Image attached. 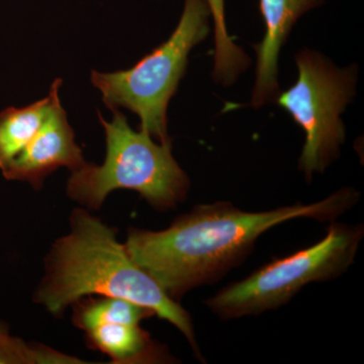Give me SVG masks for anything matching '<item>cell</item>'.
Returning a JSON list of instances; mask_svg holds the SVG:
<instances>
[{
    "label": "cell",
    "mask_w": 364,
    "mask_h": 364,
    "mask_svg": "<svg viewBox=\"0 0 364 364\" xmlns=\"http://www.w3.org/2000/svg\"><path fill=\"white\" fill-rule=\"evenodd\" d=\"M359 198L356 189L343 188L316 203L264 212H245L227 202L196 205L161 231L131 229L124 245L132 259L177 301L238 264L268 230L294 219L336 221Z\"/></svg>",
    "instance_id": "1"
},
{
    "label": "cell",
    "mask_w": 364,
    "mask_h": 364,
    "mask_svg": "<svg viewBox=\"0 0 364 364\" xmlns=\"http://www.w3.org/2000/svg\"><path fill=\"white\" fill-rule=\"evenodd\" d=\"M70 231L52 246L35 301L54 316L90 296L129 299L176 326L198 358L191 315L152 277L132 259L117 231L88 212L75 208Z\"/></svg>",
    "instance_id": "2"
},
{
    "label": "cell",
    "mask_w": 364,
    "mask_h": 364,
    "mask_svg": "<svg viewBox=\"0 0 364 364\" xmlns=\"http://www.w3.org/2000/svg\"><path fill=\"white\" fill-rule=\"evenodd\" d=\"M112 114L107 122L98 112L107 142L104 163L86 162L71 171L67 195L87 210H98L112 191L129 189L157 210L176 208L191 183L172 155L171 141L156 143L147 132L133 130L119 109Z\"/></svg>",
    "instance_id": "3"
},
{
    "label": "cell",
    "mask_w": 364,
    "mask_h": 364,
    "mask_svg": "<svg viewBox=\"0 0 364 364\" xmlns=\"http://www.w3.org/2000/svg\"><path fill=\"white\" fill-rule=\"evenodd\" d=\"M207 0H184L181 20L169 39L127 70L91 72V82L107 107L129 109L140 117V130L159 142L170 140L167 109L188 63V55L210 33Z\"/></svg>",
    "instance_id": "4"
},
{
    "label": "cell",
    "mask_w": 364,
    "mask_h": 364,
    "mask_svg": "<svg viewBox=\"0 0 364 364\" xmlns=\"http://www.w3.org/2000/svg\"><path fill=\"white\" fill-rule=\"evenodd\" d=\"M322 240L273 260L210 296L205 306L221 320L256 316L286 305L312 282L336 279L353 264L363 225L331 222Z\"/></svg>",
    "instance_id": "5"
},
{
    "label": "cell",
    "mask_w": 364,
    "mask_h": 364,
    "mask_svg": "<svg viewBox=\"0 0 364 364\" xmlns=\"http://www.w3.org/2000/svg\"><path fill=\"white\" fill-rule=\"evenodd\" d=\"M299 77L274 102L286 109L305 133L299 168L311 181L339 156L345 142L341 119L355 95V67L338 68L320 53L304 50L296 55Z\"/></svg>",
    "instance_id": "6"
},
{
    "label": "cell",
    "mask_w": 364,
    "mask_h": 364,
    "mask_svg": "<svg viewBox=\"0 0 364 364\" xmlns=\"http://www.w3.org/2000/svg\"><path fill=\"white\" fill-rule=\"evenodd\" d=\"M85 163L59 98L32 140L1 171L7 181H26L40 188L55 170L66 167L73 171Z\"/></svg>",
    "instance_id": "7"
},
{
    "label": "cell",
    "mask_w": 364,
    "mask_h": 364,
    "mask_svg": "<svg viewBox=\"0 0 364 364\" xmlns=\"http://www.w3.org/2000/svg\"><path fill=\"white\" fill-rule=\"evenodd\" d=\"M321 4L322 0H260L265 35L262 42L255 46L257 63L251 107L274 102L279 95L280 50L299 18Z\"/></svg>",
    "instance_id": "8"
},
{
    "label": "cell",
    "mask_w": 364,
    "mask_h": 364,
    "mask_svg": "<svg viewBox=\"0 0 364 364\" xmlns=\"http://www.w3.org/2000/svg\"><path fill=\"white\" fill-rule=\"evenodd\" d=\"M90 347L107 354L112 363H158L166 354L140 325L121 322L100 323L85 330Z\"/></svg>",
    "instance_id": "9"
},
{
    "label": "cell",
    "mask_w": 364,
    "mask_h": 364,
    "mask_svg": "<svg viewBox=\"0 0 364 364\" xmlns=\"http://www.w3.org/2000/svg\"><path fill=\"white\" fill-rule=\"evenodd\" d=\"M61 79L53 82L48 97L23 107H7L0 112V170L20 154L49 116L59 100Z\"/></svg>",
    "instance_id": "10"
},
{
    "label": "cell",
    "mask_w": 364,
    "mask_h": 364,
    "mask_svg": "<svg viewBox=\"0 0 364 364\" xmlns=\"http://www.w3.org/2000/svg\"><path fill=\"white\" fill-rule=\"evenodd\" d=\"M73 322L76 327L85 331L100 323L121 322L140 325L142 321L153 317L155 314L145 306L129 299L100 296L85 298L73 305Z\"/></svg>",
    "instance_id": "11"
},
{
    "label": "cell",
    "mask_w": 364,
    "mask_h": 364,
    "mask_svg": "<svg viewBox=\"0 0 364 364\" xmlns=\"http://www.w3.org/2000/svg\"><path fill=\"white\" fill-rule=\"evenodd\" d=\"M215 23L214 70L215 82L233 85L236 79L250 66L248 55L235 44L227 30L225 0H207Z\"/></svg>",
    "instance_id": "12"
},
{
    "label": "cell",
    "mask_w": 364,
    "mask_h": 364,
    "mask_svg": "<svg viewBox=\"0 0 364 364\" xmlns=\"http://www.w3.org/2000/svg\"><path fill=\"white\" fill-rule=\"evenodd\" d=\"M80 359L67 355L43 344H28L13 336L0 321V364H78Z\"/></svg>",
    "instance_id": "13"
}]
</instances>
